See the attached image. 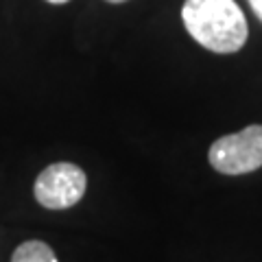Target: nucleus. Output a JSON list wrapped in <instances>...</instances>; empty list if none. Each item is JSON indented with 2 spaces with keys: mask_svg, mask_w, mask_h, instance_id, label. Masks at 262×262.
<instances>
[{
  "mask_svg": "<svg viewBox=\"0 0 262 262\" xmlns=\"http://www.w3.org/2000/svg\"><path fill=\"white\" fill-rule=\"evenodd\" d=\"M182 22L188 35L210 53L232 55L247 44L249 27L234 0H186Z\"/></svg>",
  "mask_w": 262,
  "mask_h": 262,
  "instance_id": "nucleus-1",
  "label": "nucleus"
},
{
  "mask_svg": "<svg viewBox=\"0 0 262 262\" xmlns=\"http://www.w3.org/2000/svg\"><path fill=\"white\" fill-rule=\"evenodd\" d=\"M210 166L221 175H247L262 166V125L214 140L208 151Z\"/></svg>",
  "mask_w": 262,
  "mask_h": 262,
  "instance_id": "nucleus-2",
  "label": "nucleus"
},
{
  "mask_svg": "<svg viewBox=\"0 0 262 262\" xmlns=\"http://www.w3.org/2000/svg\"><path fill=\"white\" fill-rule=\"evenodd\" d=\"M88 188L85 170L72 162H55L37 175L33 194L46 210H68L83 199Z\"/></svg>",
  "mask_w": 262,
  "mask_h": 262,
  "instance_id": "nucleus-3",
  "label": "nucleus"
},
{
  "mask_svg": "<svg viewBox=\"0 0 262 262\" xmlns=\"http://www.w3.org/2000/svg\"><path fill=\"white\" fill-rule=\"evenodd\" d=\"M11 262H57V256L44 241H27L15 247Z\"/></svg>",
  "mask_w": 262,
  "mask_h": 262,
  "instance_id": "nucleus-4",
  "label": "nucleus"
},
{
  "mask_svg": "<svg viewBox=\"0 0 262 262\" xmlns=\"http://www.w3.org/2000/svg\"><path fill=\"white\" fill-rule=\"evenodd\" d=\"M249 7H251V11L253 15L262 22V0H249Z\"/></svg>",
  "mask_w": 262,
  "mask_h": 262,
  "instance_id": "nucleus-5",
  "label": "nucleus"
},
{
  "mask_svg": "<svg viewBox=\"0 0 262 262\" xmlns=\"http://www.w3.org/2000/svg\"><path fill=\"white\" fill-rule=\"evenodd\" d=\"M46 3H51V5H63V3H68V0H46Z\"/></svg>",
  "mask_w": 262,
  "mask_h": 262,
  "instance_id": "nucleus-6",
  "label": "nucleus"
},
{
  "mask_svg": "<svg viewBox=\"0 0 262 262\" xmlns=\"http://www.w3.org/2000/svg\"><path fill=\"white\" fill-rule=\"evenodd\" d=\"M107 3H114V5H120V3H127V0H107Z\"/></svg>",
  "mask_w": 262,
  "mask_h": 262,
  "instance_id": "nucleus-7",
  "label": "nucleus"
}]
</instances>
